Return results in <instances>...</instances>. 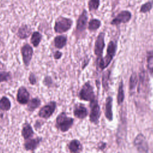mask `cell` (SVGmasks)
<instances>
[{
    "mask_svg": "<svg viewBox=\"0 0 153 153\" xmlns=\"http://www.w3.org/2000/svg\"><path fill=\"white\" fill-rule=\"evenodd\" d=\"M74 121V118L68 116L66 112L62 111L56 118L55 127L62 133H66L73 127Z\"/></svg>",
    "mask_w": 153,
    "mask_h": 153,
    "instance_id": "obj_1",
    "label": "cell"
},
{
    "mask_svg": "<svg viewBox=\"0 0 153 153\" xmlns=\"http://www.w3.org/2000/svg\"><path fill=\"white\" fill-rule=\"evenodd\" d=\"M116 49V44L113 41H110L107 48V53L106 56L104 58L102 57L101 59L97 60L98 66L101 70L104 69L109 65L115 54Z\"/></svg>",
    "mask_w": 153,
    "mask_h": 153,
    "instance_id": "obj_2",
    "label": "cell"
},
{
    "mask_svg": "<svg viewBox=\"0 0 153 153\" xmlns=\"http://www.w3.org/2000/svg\"><path fill=\"white\" fill-rule=\"evenodd\" d=\"M73 25V21L71 19L60 16L55 21L54 30L57 33H64L69 30Z\"/></svg>",
    "mask_w": 153,
    "mask_h": 153,
    "instance_id": "obj_3",
    "label": "cell"
},
{
    "mask_svg": "<svg viewBox=\"0 0 153 153\" xmlns=\"http://www.w3.org/2000/svg\"><path fill=\"white\" fill-rule=\"evenodd\" d=\"M78 98L81 100L86 102H91L96 98L93 87L89 81L82 85L78 93Z\"/></svg>",
    "mask_w": 153,
    "mask_h": 153,
    "instance_id": "obj_4",
    "label": "cell"
},
{
    "mask_svg": "<svg viewBox=\"0 0 153 153\" xmlns=\"http://www.w3.org/2000/svg\"><path fill=\"white\" fill-rule=\"evenodd\" d=\"M57 108V102L55 100H51L43 105L38 112V116L45 120L49 119L54 113Z\"/></svg>",
    "mask_w": 153,
    "mask_h": 153,
    "instance_id": "obj_5",
    "label": "cell"
},
{
    "mask_svg": "<svg viewBox=\"0 0 153 153\" xmlns=\"http://www.w3.org/2000/svg\"><path fill=\"white\" fill-rule=\"evenodd\" d=\"M87 21L88 14L87 11L84 10L82 13L78 17L76 21V28L75 30V36L76 38L78 39L82 37L83 33L85 32L87 27Z\"/></svg>",
    "mask_w": 153,
    "mask_h": 153,
    "instance_id": "obj_6",
    "label": "cell"
},
{
    "mask_svg": "<svg viewBox=\"0 0 153 153\" xmlns=\"http://www.w3.org/2000/svg\"><path fill=\"white\" fill-rule=\"evenodd\" d=\"M22 61L25 67L29 66L33 55V48L28 43L24 44L20 48Z\"/></svg>",
    "mask_w": 153,
    "mask_h": 153,
    "instance_id": "obj_7",
    "label": "cell"
},
{
    "mask_svg": "<svg viewBox=\"0 0 153 153\" xmlns=\"http://www.w3.org/2000/svg\"><path fill=\"white\" fill-rule=\"evenodd\" d=\"M90 112L89 114L90 121L93 124H97L100 117V108L98 103V100L96 98L90 102Z\"/></svg>",
    "mask_w": 153,
    "mask_h": 153,
    "instance_id": "obj_8",
    "label": "cell"
},
{
    "mask_svg": "<svg viewBox=\"0 0 153 153\" xmlns=\"http://www.w3.org/2000/svg\"><path fill=\"white\" fill-rule=\"evenodd\" d=\"M105 34L104 32H100L96 38L94 43V54L97 56V59L102 58L103 54V51L105 47Z\"/></svg>",
    "mask_w": 153,
    "mask_h": 153,
    "instance_id": "obj_9",
    "label": "cell"
},
{
    "mask_svg": "<svg viewBox=\"0 0 153 153\" xmlns=\"http://www.w3.org/2000/svg\"><path fill=\"white\" fill-rule=\"evenodd\" d=\"M42 141V137L41 136H36L35 137L25 140L23 145V148L26 151H31L33 152L39 147Z\"/></svg>",
    "mask_w": 153,
    "mask_h": 153,
    "instance_id": "obj_10",
    "label": "cell"
},
{
    "mask_svg": "<svg viewBox=\"0 0 153 153\" xmlns=\"http://www.w3.org/2000/svg\"><path fill=\"white\" fill-rule=\"evenodd\" d=\"M30 93L25 86L21 85L19 87L16 94V100L20 105H27L30 100Z\"/></svg>",
    "mask_w": 153,
    "mask_h": 153,
    "instance_id": "obj_11",
    "label": "cell"
},
{
    "mask_svg": "<svg viewBox=\"0 0 153 153\" xmlns=\"http://www.w3.org/2000/svg\"><path fill=\"white\" fill-rule=\"evenodd\" d=\"M73 115L75 118L79 120L85 119L88 115V111L84 104L76 103L73 107Z\"/></svg>",
    "mask_w": 153,
    "mask_h": 153,
    "instance_id": "obj_12",
    "label": "cell"
},
{
    "mask_svg": "<svg viewBox=\"0 0 153 153\" xmlns=\"http://www.w3.org/2000/svg\"><path fill=\"white\" fill-rule=\"evenodd\" d=\"M131 18L130 11L124 10L118 13L117 16L111 21V24L112 25H118L121 23H126L130 21Z\"/></svg>",
    "mask_w": 153,
    "mask_h": 153,
    "instance_id": "obj_13",
    "label": "cell"
},
{
    "mask_svg": "<svg viewBox=\"0 0 153 153\" xmlns=\"http://www.w3.org/2000/svg\"><path fill=\"white\" fill-rule=\"evenodd\" d=\"M134 144L137 150L140 152H147L148 151V145L145 136L140 133L137 135L134 140Z\"/></svg>",
    "mask_w": 153,
    "mask_h": 153,
    "instance_id": "obj_14",
    "label": "cell"
},
{
    "mask_svg": "<svg viewBox=\"0 0 153 153\" xmlns=\"http://www.w3.org/2000/svg\"><path fill=\"white\" fill-rule=\"evenodd\" d=\"M34 134H35V132H34L33 127L27 121H25L22 126V130H21L22 136L23 137L24 140H26V139L33 137Z\"/></svg>",
    "mask_w": 153,
    "mask_h": 153,
    "instance_id": "obj_15",
    "label": "cell"
},
{
    "mask_svg": "<svg viewBox=\"0 0 153 153\" xmlns=\"http://www.w3.org/2000/svg\"><path fill=\"white\" fill-rule=\"evenodd\" d=\"M67 148L71 153H79L82 151L83 146L78 139H74L69 142Z\"/></svg>",
    "mask_w": 153,
    "mask_h": 153,
    "instance_id": "obj_16",
    "label": "cell"
},
{
    "mask_svg": "<svg viewBox=\"0 0 153 153\" xmlns=\"http://www.w3.org/2000/svg\"><path fill=\"white\" fill-rule=\"evenodd\" d=\"M32 33V28L29 25L25 24L19 27L16 35L20 39H25L31 36Z\"/></svg>",
    "mask_w": 153,
    "mask_h": 153,
    "instance_id": "obj_17",
    "label": "cell"
},
{
    "mask_svg": "<svg viewBox=\"0 0 153 153\" xmlns=\"http://www.w3.org/2000/svg\"><path fill=\"white\" fill-rule=\"evenodd\" d=\"M68 37L66 35L60 34L56 36L53 39V44L55 48L59 50L63 49L67 44Z\"/></svg>",
    "mask_w": 153,
    "mask_h": 153,
    "instance_id": "obj_18",
    "label": "cell"
},
{
    "mask_svg": "<svg viewBox=\"0 0 153 153\" xmlns=\"http://www.w3.org/2000/svg\"><path fill=\"white\" fill-rule=\"evenodd\" d=\"M41 105V100L38 97H35L29 100L27 103V109L29 112H34L36 109L39 108Z\"/></svg>",
    "mask_w": 153,
    "mask_h": 153,
    "instance_id": "obj_19",
    "label": "cell"
},
{
    "mask_svg": "<svg viewBox=\"0 0 153 153\" xmlns=\"http://www.w3.org/2000/svg\"><path fill=\"white\" fill-rule=\"evenodd\" d=\"M112 105V98L111 96H108L106 99L105 115L109 121H112L113 118Z\"/></svg>",
    "mask_w": 153,
    "mask_h": 153,
    "instance_id": "obj_20",
    "label": "cell"
},
{
    "mask_svg": "<svg viewBox=\"0 0 153 153\" xmlns=\"http://www.w3.org/2000/svg\"><path fill=\"white\" fill-rule=\"evenodd\" d=\"M42 39V34L38 32V31H34L32 32L30 38V42L31 44L33 45V47L37 48Z\"/></svg>",
    "mask_w": 153,
    "mask_h": 153,
    "instance_id": "obj_21",
    "label": "cell"
},
{
    "mask_svg": "<svg viewBox=\"0 0 153 153\" xmlns=\"http://www.w3.org/2000/svg\"><path fill=\"white\" fill-rule=\"evenodd\" d=\"M11 108V102L10 99L3 96L0 98V110L2 111H9Z\"/></svg>",
    "mask_w": 153,
    "mask_h": 153,
    "instance_id": "obj_22",
    "label": "cell"
},
{
    "mask_svg": "<svg viewBox=\"0 0 153 153\" xmlns=\"http://www.w3.org/2000/svg\"><path fill=\"white\" fill-rule=\"evenodd\" d=\"M101 26V22L97 19H93L90 20L88 25V29L90 31H95Z\"/></svg>",
    "mask_w": 153,
    "mask_h": 153,
    "instance_id": "obj_23",
    "label": "cell"
},
{
    "mask_svg": "<svg viewBox=\"0 0 153 153\" xmlns=\"http://www.w3.org/2000/svg\"><path fill=\"white\" fill-rule=\"evenodd\" d=\"M12 78V75L10 71H0V83L7 82Z\"/></svg>",
    "mask_w": 153,
    "mask_h": 153,
    "instance_id": "obj_24",
    "label": "cell"
},
{
    "mask_svg": "<svg viewBox=\"0 0 153 153\" xmlns=\"http://www.w3.org/2000/svg\"><path fill=\"white\" fill-rule=\"evenodd\" d=\"M42 84L45 86L47 87V88H51V87H54L55 85V84L54 82V81L52 78V77L50 75H45L42 81Z\"/></svg>",
    "mask_w": 153,
    "mask_h": 153,
    "instance_id": "obj_25",
    "label": "cell"
},
{
    "mask_svg": "<svg viewBox=\"0 0 153 153\" xmlns=\"http://www.w3.org/2000/svg\"><path fill=\"white\" fill-rule=\"evenodd\" d=\"M153 7V0L148 1L142 4L140 8V12L142 13H146L149 12Z\"/></svg>",
    "mask_w": 153,
    "mask_h": 153,
    "instance_id": "obj_26",
    "label": "cell"
},
{
    "mask_svg": "<svg viewBox=\"0 0 153 153\" xmlns=\"http://www.w3.org/2000/svg\"><path fill=\"white\" fill-rule=\"evenodd\" d=\"M124 90H123V82H121L119 85L118 95H117V102L118 105L123 103L124 100Z\"/></svg>",
    "mask_w": 153,
    "mask_h": 153,
    "instance_id": "obj_27",
    "label": "cell"
},
{
    "mask_svg": "<svg viewBox=\"0 0 153 153\" xmlns=\"http://www.w3.org/2000/svg\"><path fill=\"white\" fill-rule=\"evenodd\" d=\"M137 82V76L135 72H133L130 78V81H129V89L131 91L134 88H135L136 84Z\"/></svg>",
    "mask_w": 153,
    "mask_h": 153,
    "instance_id": "obj_28",
    "label": "cell"
},
{
    "mask_svg": "<svg viewBox=\"0 0 153 153\" xmlns=\"http://www.w3.org/2000/svg\"><path fill=\"white\" fill-rule=\"evenodd\" d=\"M100 5V0H89L88 3V9L90 11L98 9Z\"/></svg>",
    "mask_w": 153,
    "mask_h": 153,
    "instance_id": "obj_29",
    "label": "cell"
},
{
    "mask_svg": "<svg viewBox=\"0 0 153 153\" xmlns=\"http://www.w3.org/2000/svg\"><path fill=\"white\" fill-rule=\"evenodd\" d=\"M110 72L109 71L104 72L102 76V85L105 90H107L108 88V80L109 78Z\"/></svg>",
    "mask_w": 153,
    "mask_h": 153,
    "instance_id": "obj_30",
    "label": "cell"
},
{
    "mask_svg": "<svg viewBox=\"0 0 153 153\" xmlns=\"http://www.w3.org/2000/svg\"><path fill=\"white\" fill-rule=\"evenodd\" d=\"M28 81L30 85H35L37 83V78L35 73L30 72L28 75Z\"/></svg>",
    "mask_w": 153,
    "mask_h": 153,
    "instance_id": "obj_31",
    "label": "cell"
},
{
    "mask_svg": "<svg viewBox=\"0 0 153 153\" xmlns=\"http://www.w3.org/2000/svg\"><path fill=\"white\" fill-rule=\"evenodd\" d=\"M44 123L45 121L42 120H36L33 124V128H35V130H38L41 129V128L44 126Z\"/></svg>",
    "mask_w": 153,
    "mask_h": 153,
    "instance_id": "obj_32",
    "label": "cell"
},
{
    "mask_svg": "<svg viewBox=\"0 0 153 153\" xmlns=\"http://www.w3.org/2000/svg\"><path fill=\"white\" fill-rule=\"evenodd\" d=\"M148 68L151 72H153V55L149 56L147 59Z\"/></svg>",
    "mask_w": 153,
    "mask_h": 153,
    "instance_id": "obj_33",
    "label": "cell"
},
{
    "mask_svg": "<svg viewBox=\"0 0 153 153\" xmlns=\"http://www.w3.org/2000/svg\"><path fill=\"white\" fill-rule=\"evenodd\" d=\"M63 56V53L62 51H60V50H56L55 51H54V53H53V56L54 60H59L62 58Z\"/></svg>",
    "mask_w": 153,
    "mask_h": 153,
    "instance_id": "obj_34",
    "label": "cell"
},
{
    "mask_svg": "<svg viewBox=\"0 0 153 153\" xmlns=\"http://www.w3.org/2000/svg\"><path fill=\"white\" fill-rule=\"evenodd\" d=\"M106 146V143L104 142H100L98 145V148L100 150H103Z\"/></svg>",
    "mask_w": 153,
    "mask_h": 153,
    "instance_id": "obj_35",
    "label": "cell"
}]
</instances>
